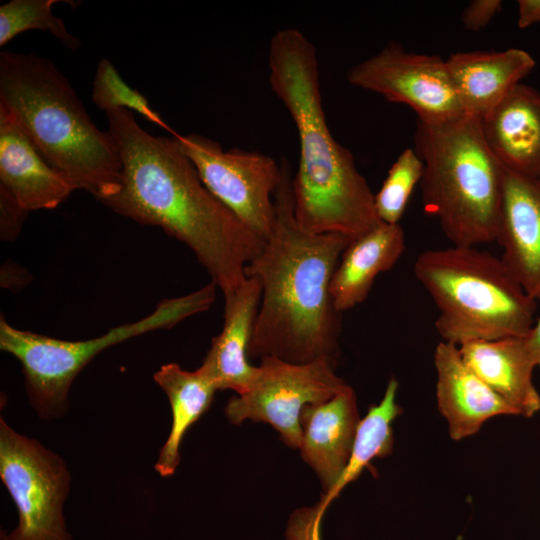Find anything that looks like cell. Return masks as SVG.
Returning <instances> with one entry per match:
<instances>
[{
  "mask_svg": "<svg viewBox=\"0 0 540 540\" xmlns=\"http://www.w3.org/2000/svg\"><path fill=\"white\" fill-rule=\"evenodd\" d=\"M106 114L122 171L119 191L101 203L184 243L224 299L232 296L265 242L207 189L174 135L148 133L126 109Z\"/></svg>",
  "mask_w": 540,
  "mask_h": 540,
  "instance_id": "obj_1",
  "label": "cell"
},
{
  "mask_svg": "<svg viewBox=\"0 0 540 540\" xmlns=\"http://www.w3.org/2000/svg\"><path fill=\"white\" fill-rule=\"evenodd\" d=\"M280 165L272 233L244 270L246 277H256L261 284L248 355L295 364L319 359L336 362L342 313L334 305L330 284L352 239L334 233L313 234L297 224L292 168L284 157Z\"/></svg>",
  "mask_w": 540,
  "mask_h": 540,
  "instance_id": "obj_2",
  "label": "cell"
},
{
  "mask_svg": "<svg viewBox=\"0 0 540 540\" xmlns=\"http://www.w3.org/2000/svg\"><path fill=\"white\" fill-rule=\"evenodd\" d=\"M269 83L288 110L299 138L292 178L297 224L313 234L357 238L379 220L375 194L353 154L333 137L322 105L316 49L296 28H284L269 45Z\"/></svg>",
  "mask_w": 540,
  "mask_h": 540,
  "instance_id": "obj_3",
  "label": "cell"
},
{
  "mask_svg": "<svg viewBox=\"0 0 540 540\" xmlns=\"http://www.w3.org/2000/svg\"><path fill=\"white\" fill-rule=\"evenodd\" d=\"M0 102L47 162L100 202L120 189L122 163L55 64L36 53H0Z\"/></svg>",
  "mask_w": 540,
  "mask_h": 540,
  "instance_id": "obj_4",
  "label": "cell"
},
{
  "mask_svg": "<svg viewBox=\"0 0 540 540\" xmlns=\"http://www.w3.org/2000/svg\"><path fill=\"white\" fill-rule=\"evenodd\" d=\"M415 151L424 164L420 181L424 211L453 246L497 240L504 169L488 148L477 118L417 121Z\"/></svg>",
  "mask_w": 540,
  "mask_h": 540,
  "instance_id": "obj_5",
  "label": "cell"
},
{
  "mask_svg": "<svg viewBox=\"0 0 540 540\" xmlns=\"http://www.w3.org/2000/svg\"><path fill=\"white\" fill-rule=\"evenodd\" d=\"M413 271L438 310L434 327L442 341L460 346L525 337L534 325L537 301L490 252L430 249L417 256Z\"/></svg>",
  "mask_w": 540,
  "mask_h": 540,
  "instance_id": "obj_6",
  "label": "cell"
},
{
  "mask_svg": "<svg viewBox=\"0 0 540 540\" xmlns=\"http://www.w3.org/2000/svg\"><path fill=\"white\" fill-rule=\"evenodd\" d=\"M211 282L200 289L162 300L149 315L111 328L87 340H62L18 329L0 318V349L21 364L30 405L45 420L67 414L70 387L81 370L105 349L155 330L168 329L208 310L216 299Z\"/></svg>",
  "mask_w": 540,
  "mask_h": 540,
  "instance_id": "obj_7",
  "label": "cell"
},
{
  "mask_svg": "<svg viewBox=\"0 0 540 540\" xmlns=\"http://www.w3.org/2000/svg\"><path fill=\"white\" fill-rule=\"evenodd\" d=\"M0 477L18 511V525L0 540H72L63 505L70 472L64 460L0 418Z\"/></svg>",
  "mask_w": 540,
  "mask_h": 540,
  "instance_id": "obj_8",
  "label": "cell"
},
{
  "mask_svg": "<svg viewBox=\"0 0 540 540\" xmlns=\"http://www.w3.org/2000/svg\"><path fill=\"white\" fill-rule=\"evenodd\" d=\"M195 166L203 184L264 242L275 222L274 193L281 181L280 162L239 148L224 150L200 134H173Z\"/></svg>",
  "mask_w": 540,
  "mask_h": 540,
  "instance_id": "obj_9",
  "label": "cell"
},
{
  "mask_svg": "<svg viewBox=\"0 0 540 540\" xmlns=\"http://www.w3.org/2000/svg\"><path fill=\"white\" fill-rule=\"evenodd\" d=\"M335 365L329 359L295 364L264 357L249 390L228 401L225 415L233 424L246 419L268 423L288 446L299 448L303 410L329 400L347 385L335 373Z\"/></svg>",
  "mask_w": 540,
  "mask_h": 540,
  "instance_id": "obj_10",
  "label": "cell"
},
{
  "mask_svg": "<svg viewBox=\"0 0 540 540\" xmlns=\"http://www.w3.org/2000/svg\"><path fill=\"white\" fill-rule=\"evenodd\" d=\"M349 83L410 107L425 123L463 115L446 60L412 53L391 41L347 73Z\"/></svg>",
  "mask_w": 540,
  "mask_h": 540,
  "instance_id": "obj_11",
  "label": "cell"
},
{
  "mask_svg": "<svg viewBox=\"0 0 540 540\" xmlns=\"http://www.w3.org/2000/svg\"><path fill=\"white\" fill-rule=\"evenodd\" d=\"M497 242L502 261L534 300L540 299V177L505 167Z\"/></svg>",
  "mask_w": 540,
  "mask_h": 540,
  "instance_id": "obj_12",
  "label": "cell"
},
{
  "mask_svg": "<svg viewBox=\"0 0 540 540\" xmlns=\"http://www.w3.org/2000/svg\"><path fill=\"white\" fill-rule=\"evenodd\" d=\"M434 366L438 409L448 423L453 440L474 435L492 417L518 415L466 364L458 345L439 342Z\"/></svg>",
  "mask_w": 540,
  "mask_h": 540,
  "instance_id": "obj_13",
  "label": "cell"
},
{
  "mask_svg": "<svg viewBox=\"0 0 540 540\" xmlns=\"http://www.w3.org/2000/svg\"><path fill=\"white\" fill-rule=\"evenodd\" d=\"M0 184L27 210L54 209L77 190L51 166L15 114L0 102Z\"/></svg>",
  "mask_w": 540,
  "mask_h": 540,
  "instance_id": "obj_14",
  "label": "cell"
},
{
  "mask_svg": "<svg viewBox=\"0 0 540 540\" xmlns=\"http://www.w3.org/2000/svg\"><path fill=\"white\" fill-rule=\"evenodd\" d=\"M356 393L348 384L329 400L306 407L301 415L302 458L331 491L346 469L360 422Z\"/></svg>",
  "mask_w": 540,
  "mask_h": 540,
  "instance_id": "obj_15",
  "label": "cell"
},
{
  "mask_svg": "<svg viewBox=\"0 0 540 540\" xmlns=\"http://www.w3.org/2000/svg\"><path fill=\"white\" fill-rule=\"evenodd\" d=\"M484 140L503 167L540 177V92L519 83L481 120Z\"/></svg>",
  "mask_w": 540,
  "mask_h": 540,
  "instance_id": "obj_16",
  "label": "cell"
},
{
  "mask_svg": "<svg viewBox=\"0 0 540 540\" xmlns=\"http://www.w3.org/2000/svg\"><path fill=\"white\" fill-rule=\"evenodd\" d=\"M260 300L261 284L256 277H246L225 299L223 328L199 367L218 390L231 389L241 395L256 378L258 366L248 362V351Z\"/></svg>",
  "mask_w": 540,
  "mask_h": 540,
  "instance_id": "obj_17",
  "label": "cell"
},
{
  "mask_svg": "<svg viewBox=\"0 0 540 540\" xmlns=\"http://www.w3.org/2000/svg\"><path fill=\"white\" fill-rule=\"evenodd\" d=\"M462 111L481 120L535 67L525 50L466 51L446 59Z\"/></svg>",
  "mask_w": 540,
  "mask_h": 540,
  "instance_id": "obj_18",
  "label": "cell"
},
{
  "mask_svg": "<svg viewBox=\"0 0 540 540\" xmlns=\"http://www.w3.org/2000/svg\"><path fill=\"white\" fill-rule=\"evenodd\" d=\"M466 364L519 416L540 410V395L532 381L536 363L524 337L477 340L459 346Z\"/></svg>",
  "mask_w": 540,
  "mask_h": 540,
  "instance_id": "obj_19",
  "label": "cell"
},
{
  "mask_svg": "<svg viewBox=\"0 0 540 540\" xmlns=\"http://www.w3.org/2000/svg\"><path fill=\"white\" fill-rule=\"evenodd\" d=\"M405 250L400 224L380 222L354 238L343 251L330 284L336 309L343 313L363 303L376 277L389 271Z\"/></svg>",
  "mask_w": 540,
  "mask_h": 540,
  "instance_id": "obj_20",
  "label": "cell"
},
{
  "mask_svg": "<svg viewBox=\"0 0 540 540\" xmlns=\"http://www.w3.org/2000/svg\"><path fill=\"white\" fill-rule=\"evenodd\" d=\"M153 377L167 395L172 411L170 433L155 463L157 473L168 477L179 465L185 433L208 410L218 389L200 368L187 371L176 363L162 365Z\"/></svg>",
  "mask_w": 540,
  "mask_h": 540,
  "instance_id": "obj_21",
  "label": "cell"
},
{
  "mask_svg": "<svg viewBox=\"0 0 540 540\" xmlns=\"http://www.w3.org/2000/svg\"><path fill=\"white\" fill-rule=\"evenodd\" d=\"M399 383L391 378L379 404L371 406L357 427L349 463L335 487L325 494L324 507L350 482L356 480L371 460L392 452V422L401 413L396 403Z\"/></svg>",
  "mask_w": 540,
  "mask_h": 540,
  "instance_id": "obj_22",
  "label": "cell"
},
{
  "mask_svg": "<svg viewBox=\"0 0 540 540\" xmlns=\"http://www.w3.org/2000/svg\"><path fill=\"white\" fill-rule=\"evenodd\" d=\"M59 0H11L0 6V46L28 30L50 32L65 47L76 50L81 42L66 29L62 19L52 12Z\"/></svg>",
  "mask_w": 540,
  "mask_h": 540,
  "instance_id": "obj_23",
  "label": "cell"
},
{
  "mask_svg": "<svg viewBox=\"0 0 540 540\" xmlns=\"http://www.w3.org/2000/svg\"><path fill=\"white\" fill-rule=\"evenodd\" d=\"M424 164L416 151L405 148L390 167L374 196L376 214L386 224H399L411 194L420 184Z\"/></svg>",
  "mask_w": 540,
  "mask_h": 540,
  "instance_id": "obj_24",
  "label": "cell"
},
{
  "mask_svg": "<svg viewBox=\"0 0 540 540\" xmlns=\"http://www.w3.org/2000/svg\"><path fill=\"white\" fill-rule=\"evenodd\" d=\"M92 100L104 111L130 109L139 113L147 121L170 130L149 104L148 100L137 90L131 88L120 76L109 59L99 61L92 85Z\"/></svg>",
  "mask_w": 540,
  "mask_h": 540,
  "instance_id": "obj_25",
  "label": "cell"
},
{
  "mask_svg": "<svg viewBox=\"0 0 540 540\" xmlns=\"http://www.w3.org/2000/svg\"><path fill=\"white\" fill-rule=\"evenodd\" d=\"M27 211L14 194L0 184V236L2 240H14L21 231Z\"/></svg>",
  "mask_w": 540,
  "mask_h": 540,
  "instance_id": "obj_26",
  "label": "cell"
},
{
  "mask_svg": "<svg viewBox=\"0 0 540 540\" xmlns=\"http://www.w3.org/2000/svg\"><path fill=\"white\" fill-rule=\"evenodd\" d=\"M501 7L500 0H473L464 9L461 22L466 30L479 31L492 21Z\"/></svg>",
  "mask_w": 540,
  "mask_h": 540,
  "instance_id": "obj_27",
  "label": "cell"
},
{
  "mask_svg": "<svg viewBox=\"0 0 540 540\" xmlns=\"http://www.w3.org/2000/svg\"><path fill=\"white\" fill-rule=\"evenodd\" d=\"M517 25L525 29L540 22V0H519Z\"/></svg>",
  "mask_w": 540,
  "mask_h": 540,
  "instance_id": "obj_28",
  "label": "cell"
},
{
  "mask_svg": "<svg viewBox=\"0 0 540 540\" xmlns=\"http://www.w3.org/2000/svg\"><path fill=\"white\" fill-rule=\"evenodd\" d=\"M524 339L536 366L540 367V318Z\"/></svg>",
  "mask_w": 540,
  "mask_h": 540,
  "instance_id": "obj_29",
  "label": "cell"
}]
</instances>
